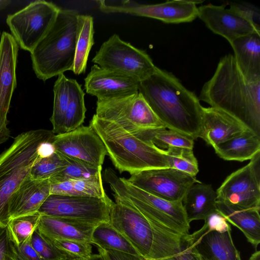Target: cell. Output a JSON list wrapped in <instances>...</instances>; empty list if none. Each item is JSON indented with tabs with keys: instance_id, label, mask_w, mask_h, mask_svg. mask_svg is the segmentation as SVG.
<instances>
[{
	"instance_id": "9",
	"label": "cell",
	"mask_w": 260,
	"mask_h": 260,
	"mask_svg": "<svg viewBox=\"0 0 260 260\" xmlns=\"http://www.w3.org/2000/svg\"><path fill=\"white\" fill-rule=\"evenodd\" d=\"M98 117L113 122L125 131L166 127L138 91L112 99H97Z\"/></svg>"
},
{
	"instance_id": "13",
	"label": "cell",
	"mask_w": 260,
	"mask_h": 260,
	"mask_svg": "<svg viewBox=\"0 0 260 260\" xmlns=\"http://www.w3.org/2000/svg\"><path fill=\"white\" fill-rule=\"evenodd\" d=\"M52 143L61 156L95 168H102L107 155L103 142L89 125L55 135Z\"/></svg>"
},
{
	"instance_id": "11",
	"label": "cell",
	"mask_w": 260,
	"mask_h": 260,
	"mask_svg": "<svg viewBox=\"0 0 260 260\" xmlns=\"http://www.w3.org/2000/svg\"><path fill=\"white\" fill-rule=\"evenodd\" d=\"M113 201L103 198L50 194L38 212L41 214L81 221L98 225L109 222Z\"/></svg>"
},
{
	"instance_id": "18",
	"label": "cell",
	"mask_w": 260,
	"mask_h": 260,
	"mask_svg": "<svg viewBox=\"0 0 260 260\" xmlns=\"http://www.w3.org/2000/svg\"><path fill=\"white\" fill-rule=\"evenodd\" d=\"M19 45L4 31L0 41V129L8 127L7 114L17 85L16 69Z\"/></svg>"
},
{
	"instance_id": "15",
	"label": "cell",
	"mask_w": 260,
	"mask_h": 260,
	"mask_svg": "<svg viewBox=\"0 0 260 260\" xmlns=\"http://www.w3.org/2000/svg\"><path fill=\"white\" fill-rule=\"evenodd\" d=\"M202 1L173 0L156 4H139L124 1L119 5L99 1V9L106 13H120L159 20L167 23L192 21L198 17L197 5Z\"/></svg>"
},
{
	"instance_id": "26",
	"label": "cell",
	"mask_w": 260,
	"mask_h": 260,
	"mask_svg": "<svg viewBox=\"0 0 260 260\" xmlns=\"http://www.w3.org/2000/svg\"><path fill=\"white\" fill-rule=\"evenodd\" d=\"M213 147L215 153L224 160H250L260 152V136L247 129Z\"/></svg>"
},
{
	"instance_id": "42",
	"label": "cell",
	"mask_w": 260,
	"mask_h": 260,
	"mask_svg": "<svg viewBox=\"0 0 260 260\" xmlns=\"http://www.w3.org/2000/svg\"><path fill=\"white\" fill-rule=\"evenodd\" d=\"M31 237L19 245L13 243L16 260H43L32 247Z\"/></svg>"
},
{
	"instance_id": "41",
	"label": "cell",
	"mask_w": 260,
	"mask_h": 260,
	"mask_svg": "<svg viewBox=\"0 0 260 260\" xmlns=\"http://www.w3.org/2000/svg\"><path fill=\"white\" fill-rule=\"evenodd\" d=\"M0 260H16L14 245L7 228L0 229Z\"/></svg>"
},
{
	"instance_id": "12",
	"label": "cell",
	"mask_w": 260,
	"mask_h": 260,
	"mask_svg": "<svg viewBox=\"0 0 260 260\" xmlns=\"http://www.w3.org/2000/svg\"><path fill=\"white\" fill-rule=\"evenodd\" d=\"M235 171L216 191L217 200L244 208L260 209V152Z\"/></svg>"
},
{
	"instance_id": "4",
	"label": "cell",
	"mask_w": 260,
	"mask_h": 260,
	"mask_svg": "<svg viewBox=\"0 0 260 260\" xmlns=\"http://www.w3.org/2000/svg\"><path fill=\"white\" fill-rule=\"evenodd\" d=\"M90 126L103 142L114 166L131 175L152 169L170 168L165 150L140 139L116 123L95 114Z\"/></svg>"
},
{
	"instance_id": "40",
	"label": "cell",
	"mask_w": 260,
	"mask_h": 260,
	"mask_svg": "<svg viewBox=\"0 0 260 260\" xmlns=\"http://www.w3.org/2000/svg\"><path fill=\"white\" fill-rule=\"evenodd\" d=\"M237 11L260 28L259 9L256 6L246 3H232L230 7Z\"/></svg>"
},
{
	"instance_id": "49",
	"label": "cell",
	"mask_w": 260,
	"mask_h": 260,
	"mask_svg": "<svg viewBox=\"0 0 260 260\" xmlns=\"http://www.w3.org/2000/svg\"><path fill=\"white\" fill-rule=\"evenodd\" d=\"M12 2L9 0H0V11L9 6Z\"/></svg>"
},
{
	"instance_id": "27",
	"label": "cell",
	"mask_w": 260,
	"mask_h": 260,
	"mask_svg": "<svg viewBox=\"0 0 260 260\" xmlns=\"http://www.w3.org/2000/svg\"><path fill=\"white\" fill-rule=\"evenodd\" d=\"M93 19L90 15L77 17L76 51L72 71L75 75L85 73L89 54L94 44Z\"/></svg>"
},
{
	"instance_id": "37",
	"label": "cell",
	"mask_w": 260,
	"mask_h": 260,
	"mask_svg": "<svg viewBox=\"0 0 260 260\" xmlns=\"http://www.w3.org/2000/svg\"><path fill=\"white\" fill-rule=\"evenodd\" d=\"M31 244L43 260H68V257L58 250L37 229L31 237Z\"/></svg>"
},
{
	"instance_id": "2",
	"label": "cell",
	"mask_w": 260,
	"mask_h": 260,
	"mask_svg": "<svg viewBox=\"0 0 260 260\" xmlns=\"http://www.w3.org/2000/svg\"><path fill=\"white\" fill-rule=\"evenodd\" d=\"M198 99L234 116L260 136V81H248L233 55L220 58Z\"/></svg>"
},
{
	"instance_id": "30",
	"label": "cell",
	"mask_w": 260,
	"mask_h": 260,
	"mask_svg": "<svg viewBox=\"0 0 260 260\" xmlns=\"http://www.w3.org/2000/svg\"><path fill=\"white\" fill-rule=\"evenodd\" d=\"M71 79L63 74L58 76L53 86L54 102L53 113L50 120L52 132L55 135L64 133L65 114L69 100Z\"/></svg>"
},
{
	"instance_id": "23",
	"label": "cell",
	"mask_w": 260,
	"mask_h": 260,
	"mask_svg": "<svg viewBox=\"0 0 260 260\" xmlns=\"http://www.w3.org/2000/svg\"><path fill=\"white\" fill-rule=\"evenodd\" d=\"M216 209L229 223L239 229L256 249L260 243V209L244 208L217 200Z\"/></svg>"
},
{
	"instance_id": "47",
	"label": "cell",
	"mask_w": 260,
	"mask_h": 260,
	"mask_svg": "<svg viewBox=\"0 0 260 260\" xmlns=\"http://www.w3.org/2000/svg\"><path fill=\"white\" fill-rule=\"evenodd\" d=\"M10 137V131L8 127L0 129V144L6 142Z\"/></svg>"
},
{
	"instance_id": "14",
	"label": "cell",
	"mask_w": 260,
	"mask_h": 260,
	"mask_svg": "<svg viewBox=\"0 0 260 260\" xmlns=\"http://www.w3.org/2000/svg\"><path fill=\"white\" fill-rule=\"evenodd\" d=\"M127 181L150 194L170 201H182L189 187L200 182L196 177L172 168L142 171Z\"/></svg>"
},
{
	"instance_id": "6",
	"label": "cell",
	"mask_w": 260,
	"mask_h": 260,
	"mask_svg": "<svg viewBox=\"0 0 260 260\" xmlns=\"http://www.w3.org/2000/svg\"><path fill=\"white\" fill-rule=\"evenodd\" d=\"M78 15L75 10L60 9L49 30L30 52L32 68L39 79L45 81L72 71Z\"/></svg>"
},
{
	"instance_id": "38",
	"label": "cell",
	"mask_w": 260,
	"mask_h": 260,
	"mask_svg": "<svg viewBox=\"0 0 260 260\" xmlns=\"http://www.w3.org/2000/svg\"><path fill=\"white\" fill-rule=\"evenodd\" d=\"M47 238L58 250L68 257V259L86 258L92 254L91 243Z\"/></svg>"
},
{
	"instance_id": "33",
	"label": "cell",
	"mask_w": 260,
	"mask_h": 260,
	"mask_svg": "<svg viewBox=\"0 0 260 260\" xmlns=\"http://www.w3.org/2000/svg\"><path fill=\"white\" fill-rule=\"evenodd\" d=\"M165 150L170 168L196 177L199 171V165L192 149L170 147Z\"/></svg>"
},
{
	"instance_id": "20",
	"label": "cell",
	"mask_w": 260,
	"mask_h": 260,
	"mask_svg": "<svg viewBox=\"0 0 260 260\" xmlns=\"http://www.w3.org/2000/svg\"><path fill=\"white\" fill-rule=\"evenodd\" d=\"M49 195V179L35 180L29 176L10 200L9 210L11 219L38 212Z\"/></svg>"
},
{
	"instance_id": "35",
	"label": "cell",
	"mask_w": 260,
	"mask_h": 260,
	"mask_svg": "<svg viewBox=\"0 0 260 260\" xmlns=\"http://www.w3.org/2000/svg\"><path fill=\"white\" fill-rule=\"evenodd\" d=\"M66 158L68 161V164L61 171L49 178L50 183L87 178L101 173L102 168L91 167L78 161Z\"/></svg>"
},
{
	"instance_id": "39",
	"label": "cell",
	"mask_w": 260,
	"mask_h": 260,
	"mask_svg": "<svg viewBox=\"0 0 260 260\" xmlns=\"http://www.w3.org/2000/svg\"><path fill=\"white\" fill-rule=\"evenodd\" d=\"M204 221L205 223L201 229L190 234L191 238H198L204 233L209 231L222 233L232 230L230 223L217 211L208 216Z\"/></svg>"
},
{
	"instance_id": "43",
	"label": "cell",
	"mask_w": 260,
	"mask_h": 260,
	"mask_svg": "<svg viewBox=\"0 0 260 260\" xmlns=\"http://www.w3.org/2000/svg\"><path fill=\"white\" fill-rule=\"evenodd\" d=\"M144 260V259H143ZM158 260H206L196 250L194 245L187 241L182 250L172 256Z\"/></svg>"
},
{
	"instance_id": "1",
	"label": "cell",
	"mask_w": 260,
	"mask_h": 260,
	"mask_svg": "<svg viewBox=\"0 0 260 260\" xmlns=\"http://www.w3.org/2000/svg\"><path fill=\"white\" fill-rule=\"evenodd\" d=\"M139 92L166 128L194 140L199 138L203 107L197 95L171 73L157 67L140 82Z\"/></svg>"
},
{
	"instance_id": "25",
	"label": "cell",
	"mask_w": 260,
	"mask_h": 260,
	"mask_svg": "<svg viewBox=\"0 0 260 260\" xmlns=\"http://www.w3.org/2000/svg\"><path fill=\"white\" fill-rule=\"evenodd\" d=\"M217 194L211 184L196 183L191 186L182 200L188 221L204 220L217 211Z\"/></svg>"
},
{
	"instance_id": "34",
	"label": "cell",
	"mask_w": 260,
	"mask_h": 260,
	"mask_svg": "<svg viewBox=\"0 0 260 260\" xmlns=\"http://www.w3.org/2000/svg\"><path fill=\"white\" fill-rule=\"evenodd\" d=\"M68 164V160L55 152L52 155L39 158L31 169L30 177L35 180L48 179L61 171Z\"/></svg>"
},
{
	"instance_id": "50",
	"label": "cell",
	"mask_w": 260,
	"mask_h": 260,
	"mask_svg": "<svg viewBox=\"0 0 260 260\" xmlns=\"http://www.w3.org/2000/svg\"><path fill=\"white\" fill-rule=\"evenodd\" d=\"M249 260H260V251L256 250L251 255Z\"/></svg>"
},
{
	"instance_id": "44",
	"label": "cell",
	"mask_w": 260,
	"mask_h": 260,
	"mask_svg": "<svg viewBox=\"0 0 260 260\" xmlns=\"http://www.w3.org/2000/svg\"><path fill=\"white\" fill-rule=\"evenodd\" d=\"M98 251L104 260H143L137 255H132L112 250H104L98 247Z\"/></svg>"
},
{
	"instance_id": "10",
	"label": "cell",
	"mask_w": 260,
	"mask_h": 260,
	"mask_svg": "<svg viewBox=\"0 0 260 260\" xmlns=\"http://www.w3.org/2000/svg\"><path fill=\"white\" fill-rule=\"evenodd\" d=\"M60 10L52 2L36 1L9 15L6 22L18 45L31 52L49 30Z\"/></svg>"
},
{
	"instance_id": "8",
	"label": "cell",
	"mask_w": 260,
	"mask_h": 260,
	"mask_svg": "<svg viewBox=\"0 0 260 260\" xmlns=\"http://www.w3.org/2000/svg\"><path fill=\"white\" fill-rule=\"evenodd\" d=\"M92 61L100 67L134 77L140 82L156 71L150 56L114 34L104 42Z\"/></svg>"
},
{
	"instance_id": "21",
	"label": "cell",
	"mask_w": 260,
	"mask_h": 260,
	"mask_svg": "<svg viewBox=\"0 0 260 260\" xmlns=\"http://www.w3.org/2000/svg\"><path fill=\"white\" fill-rule=\"evenodd\" d=\"M96 225L72 219L41 215L37 229L49 239L91 243V234Z\"/></svg>"
},
{
	"instance_id": "36",
	"label": "cell",
	"mask_w": 260,
	"mask_h": 260,
	"mask_svg": "<svg viewBox=\"0 0 260 260\" xmlns=\"http://www.w3.org/2000/svg\"><path fill=\"white\" fill-rule=\"evenodd\" d=\"M73 180V196L103 198L108 196L104 188L101 173Z\"/></svg>"
},
{
	"instance_id": "7",
	"label": "cell",
	"mask_w": 260,
	"mask_h": 260,
	"mask_svg": "<svg viewBox=\"0 0 260 260\" xmlns=\"http://www.w3.org/2000/svg\"><path fill=\"white\" fill-rule=\"evenodd\" d=\"M104 180L108 183L115 200L139 211L149 220L184 236L190 234L182 201H170L150 194L119 177L110 168L105 169Z\"/></svg>"
},
{
	"instance_id": "32",
	"label": "cell",
	"mask_w": 260,
	"mask_h": 260,
	"mask_svg": "<svg viewBox=\"0 0 260 260\" xmlns=\"http://www.w3.org/2000/svg\"><path fill=\"white\" fill-rule=\"evenodd\" d=\"M41 215L37 212L11 218L6 227L11 241L19 245L30 237L37 228Z\"/></svg>"
},
{
	"instance_id": "46",
	"label": "cell",
	"mask_w": 260,
	"mask_h": 260,
	"mask_svg": "<svg viewBox=\"0 0 260 260\" xmlns=\"http://www.w3.org/2000/svg\"><path fill=\"white\" fill-rule=\"evenodd\" d=\"M55 148L52 142L42 143L38 147V153L40 158L49 157L55 153Z\"/></svg>"
},
{
	"instance_id": "5",
	"label": "cell",
	"mask_w": 260,
	"mask_h": 260,
	"mask_svg": "<svg viewBox=\"0 0 260 260\" xmlns=\"http://www.w3.org/2000/svg\"><path fill=\"white\" fill-rule=\"evenodd\" d=\"M55 135L45 129L23 132L0 154V229L6 228L11 219L9 204L12 196L30 176L31 168L40 158L39 146L44 142H52Z\"/></svg>"
},
{
	"instance_id": "51",
	"label": "cell",
	"mask_w": 260,
	"mask_h": 260,
	"mask_svg": "<svg viewBox=\"0 0 260 260\" xmlns=\"http://www.w3.org/2000/svg\"><path fill=\"white\" fill-rule=\"evenodd\" d=\"M0 34H1V32H0Z\"/></svg>"
},
{
	"instance_id": "29",
	"label": "cell",
	"mask_w": 260,
	"mask_h": 260,
	"mask_svg": "<svg viewBox=\"0 0 260 260\" xmlns=\"http://www.w3.org/2000/svg\"><path fill=\"white\" fill-rule=\"evenodd\" d=\"M91 243L104 250L139 256L129 242L109 222H102L95 226L91 234Z\"/></svg>"
},
{
	"instance_id": "31",
	"label": "cell",
	"mask_w": 260,
	"mask_h": 260,
	"mask_svg": "<svg viewBox=\"0 0 260 260\" xmlns=\"http://www.w3.org/2000/svg\"><path fill=\"white\" fill-rule=\"evenodd\" d=\"M85 93L76 80L71 79L69 100L65 114L63 132H69L81 126L85 118Z\"/></svg>"
},
{
	"instance_id": "16",
	"label": "cell",
	"mask_w": 260,
	"mask_h": 260,
	"mask_svg": "<svg viewBox=\"0 0 260 260\" xmlns=\"http://www.w3.org/2000/svg\"><path fill=\"white\" fill-rule=\"evenodd\" d=\"M198 17L213 32L223 37L230 44L242 36L260 32V28L243 15L223 5L201 6L198 8Z\"/></svg>"
},
{
	"instance_id": "19",
	"label": "cell",
	"mask_w": 260,
	"mask_h": 260,
	"mask_svg": "<svg viewBox=\"0 0 260 260\" xmlns=\"http://www.w3.org/2000/svg\"><path fill=\"white\" fill-rule=\"evenodd\" d=\"M248 129L239 119L214 107H203L199 138L215 146Z\"/></svg>"
},
{
	"instance_id": "17",
	"label": "cell",
	"mask_w": 260,
	"mask_h": 260,
	"mask_svg": "<svg viewBox=\"0 0 260 260\" xmlns=\"http://www.w3.org/2000/svg\"><path fill=\"white\" fill-rule=\"evenodd\" d=\"M86 93L97 99H112L139 91L140 81L116 71L93 65L84 79Z\"/></svg>"
},
{
	"instance_id": "48",
	"label": "cell",
	"mask_w": 260,
	"mask_h": 260,
	"mask_svg": "<svg viewBox=\"0 0 260 260\" xmlns=\"http://www.w3.org/2000/svg\"><path fill=\"white\" fill-rule=\"evenodd\" d=\"M68 260H104L101 254H92L91 256L86 258H76Z\"/></svg>"
},
{
	"instance_id": "24",
	"label": "cell",
	"mask_w": 260,
	"mask_h": 260,
	"mask_svg": "<svg viewBox=\"0 0 260 260\" xmlns=\"http://www.w3.org/2000/svg\"><path fill=\"white\" fill-rule=\"evenodd\" d=\"M230 44L244 77L249 82L260 81V32L242 36Z\"/></svg>"
},
{
	"instance_id": "22",
	"label": "cell",
	"mask_w": 260,
	"mask_h": 260,
	"mask_svg": "<svg viewBox=\"0 0 260 260\" xmlns=\"http://www.w3.org/2000/svg\"><path fill=\"white\" fill-rule=\"evenodd\" d=\"M187 241L194 245L206 260H242L234 243L231 230L222 233L209 231L196 238H191L189 234Z\"/></svg>"
},
{
	"instance_id": "28",
	"label": "cell",
	"mask_w": 260,
	"mask_h": 260,
	"mask_svg": "<svg viewBox=\"0 0 260 260\" xmlns=\"http://www.w3.org/2000/svg\"><path fill=\"white\" fill-rule=\"evenodd\" d=\"M130 133L164 150L170 147H185L192 149L194 145L192 138L166 127L137 129Z\"/></svg>"
},
{
	"instance_id": "3",
	"label": "cell",
	"mask_w": 260,
	"mask_h": 260,
	"mask_svg": "<svg viewBox=\"0 0 260 260\" xmlns=\"http://www.w3.org/2000/svg\"><path fill=\"white\" fill-rule=\"evenodd\" d=\"M113 203L109 223L132 245L144 260H158L180 252L184 236L149 220L135 208L118 200Z\"/></svg>"
},
{
	"instance_id": "45",
	"label": "cell",
	"mask_w": 260,
	"mask_h": 260,
	"mask_svg": "<svg viewBox=\"0 0 260 260\" xmlns=\"http://www.w3.org/2000/svg\"><path fill=\"white\" fill-rule=\"evenodd\" d=\"M50 194L73 196V180L50 183Z\"/></svg>"
}]
</instances>
